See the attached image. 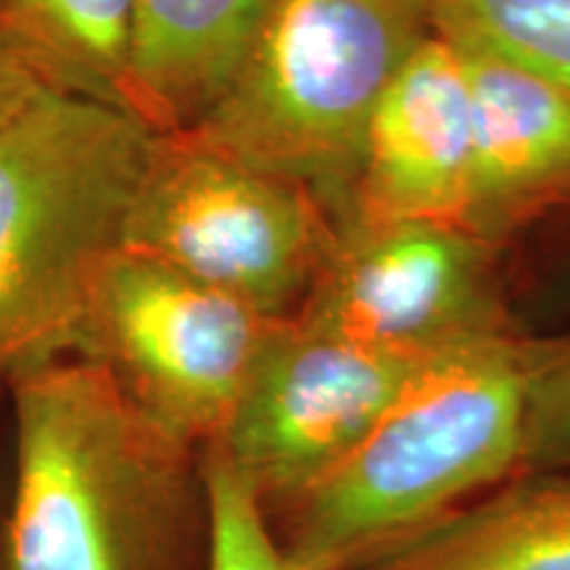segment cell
Wrapping results in <instances>:
<instances>
[{"instance_id":"6da1fadb","label":"cell","mask_w":570,"mask_h":570,"mask_svg":"<svg viewBox=\"0 0 570 570\" xmlns=\"http://www.w3.org/2000/svg\"><path fill=\"white\" fill-rule=\"evenodd\" d=\"M0 570H212L204 452L67 352L13 377Z\"/></svg>"},{"instance_id":"5b68a950","label":"cell","mask_w":570,"mask_h":570,"mask_svg":"<svg viewBox=\"0 0 570 570\" xmlns=\"http://www.w3.org/2000/svg\"><path fill=\"white\" fill-rule=\"evenodd\" d=\"M336 240V219L302 183L262 173L190 132L156 135L119 246L294 320Z\"/></svg>"},{"instance_id":"30bf717a","label":"cell","mask_w":570,"mask_h":570,"mask_svg":"<svg viewBox=\"0 0 570 570\" xmlns=\"http://www.w3.org/2000/svg\"><path fill=\"white\" fill-rule=\"evenodd\" d=\"M454 48L465 61L473 109L462 225L502 248L570 198V90L489 53Z\"/></svg>"},{"instance_id":"8992f818","label":"cell","mask_w":570,"mask_h":570,"mask_svg":"<svg viewBox=\"0 0 570 570\" xmlns=\"http://www.w3.org/2000/svg\"><path fill=\"white\" fill-rule=\"evenodd\" d=\"M283 323L117 246L90 281L75 354L106 370L154 425L206 452Z\"/></svg>"},{"instance_id":"9c48e42d","label":"cell","mask_w":570,"mask_h":570,"mask_svg":"<svg viewBox=\"0 0 570 570\" xmlns=\"http://www.w3.org/2000/svg\"><path fill=\"white\" fill-rule=\"evenodd\" d=\"M470 167L473 109L465 61L433 30L396 71L370 117L344 219L462 225Z\"/></svg>"},{"instance_id":"ba28073f","label":"cell","mask_w":570,"mask_h":570,"mask_svg":"<svg viewBox=\"0 0 570 570\" xmlns=\"http://www.w3.org/2000/svg\"><path fill=\"white\" fill-rule=\"evenodd\" d=\"M433 356L439 354L356 344L285 320L256 362L223 439L206 452L244 479L262 510H281L365 441Z\"/></svg>"},{"instance_id":"ac0fdd59","label":"cell","mask_w":570,"mask_h":570,"mask_svg":"<svg viewBox=\"0 0 570 570\" xmlns=\"http://www.w3.org/2000/svg\"><path fill=\"white\" fill-rule=\"evenodd\" d=\"M554 294L570 298V244L566 248V254H562L560 265H558V275H554V283H552Z\"/></svg>"},{"instance_id":"5bb4252c","label":"cell","mask_w":570,"mask_h":570,"mask_svg":"<svg viewBox=\"0 0 570 570\" xmlns=\"http://www.w3.org/2000/svg\"><path fill=\"white\" fill-rule=\"evenodd\" d=\"M433 30L570 90V0H431Z\"/></svg>"},{"instance_id":"7c38bea8","label":"cell","mask_w":570,"mask_h":570,"mask_svg":"<svg viewBox=\"0 0 570 570\" xmlns=\"http://www.w3.org/2000/svg\"><path fill=\"white\" fill-rule=\"evenodd\" d=\"M352 570H570V475L537 470Z\"/></svg>"},{"instance_id":"7a4b0ae2","label":"cell","mask_w":570,"mask_h":570,"mask_svg":"<svg viewBox=\"0 0 570 570\" xmlns=\"http://www.w3.org/2000/svg\"><path fill=\"white\" fill-rule=\"evenodd\" d=\"M523 460V336L510 333L433 356L331 475L265 515L296 562L352 570Z\"/></svg>"},{"instance_id":"277c9868","label":"cell","mask_w":570,"mask_h":570,"mask_svg":"<svg viewBox=\"0 0 570 570\" xmlns=\"http://www.w3.org/2000/svg\"><path fill=\"white\" fill-rule=\"evenodd\" d=\"M431 32V0H269L233 80L190 135L306 185L341 223L370 117Z\"/></svg>"},{"instance_id":"e0dca14e","label":"cell","mask_w":570,"mask_h":570,"mask_svg":"<svg viewBox=\"0 0 570 570\" xmlns=\"http://www.w3.org/2000/svg\"><path fill=\"white\" fill-rule=\"evenodd\" d=\"M38 90H46V85H40L30 71L21 69L11 56L0 51V114L11 111L13 106L27 101Z\"/></svg>"},{"instance_id":"9a60e30c","label":"cell","mask_w":570,"mask_h":570,"mask_svg":"<svg viewBox=\"0 0 570 570\" xmlns=\"http://www.w3.org/2000/svg\"><path fill=\"white\" fill-rule=\"evenodd\" d=\"M204 462L214 520L212 570H309L277 544L259 499L244 479L219 454L206 452Z\"/></svg>"},{"instance_id":"2e32d148","label":"cell","mask_w":570,"mask_h":570,"mask_svg":"<svg viewBox=\"0 0 570 570\" xmlns=\"http://www.w3.org/2000/svg\"><path fill=\"white\" fill-rule=\"evenodd\" d=\"M525 460L531 470L570 468V336L523 338Z\"/></svg>"},{"instance_id":"3957f363","label":"cell","mask_w":570,"mask_h":570,"mask_svg":"<svg viewBox=\"0 0 570 570\" xmlns=\"http://www.w3.org/2000/svg\"><path fill=\"white\" fill-rule=\"evenodd\" d=\"M151 146L132 114L48 88L0 114V402L27 367L75 352Z\"/></svg>"},{"instance_id":"8fae6325","label":"cell","mask_w":570,"mask_h":570,"mask_svg":"<svg viewBox=\"0 0 570 570\" xmlns=\"http://www.w3.org/2000/svg\"><path fill=\"white\" fill-rule=\"evenodd\" d=\"M267 3L132 0V117L156 135L194 130L233 80Z\"/></svg>"},{"instance_id":"4fadbf2b","label":"cell","mask_w":570,"mask_h":570,"mask_svg":"<svg viewBox=\"0 0 570 570\" xmlns=\"http://www.w3.org/2000/svg\"><path fill=\"white\" fill-rule=\"evenodd\" d=\"M0 51L46 88L132 114V0H0Z\"/></svg>"},{"instance_id":"52a82bcc","label":"cell","mask_w":570,"mask_h":570,"mask_svg":"<svg viewBox=\"0 0 570 570\" xmlns=\"http://www.w3.org/2000/svg\"><path fill=\"white\" fill-rule=\"evenodd\" d=\"M499 252L458 223L344 219L294 323L420 356L510 336Z\"/></svg>"},{"instance_id":"d6986e66","label":"cell","mask_w":570,"mask_h":570,"mask_svg":"<svg viewBox=\"0 0 570 570\" xmlns=\"http://www.w3.org/2000/svg\"><path fill=\"white\" fill-rule=\"evenodd\" d=\"M9 473H11V454H9V465L0 468V515H3L6 491H9Z\"/></svg>"}]
</instances>
